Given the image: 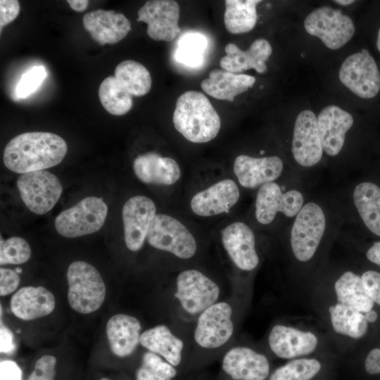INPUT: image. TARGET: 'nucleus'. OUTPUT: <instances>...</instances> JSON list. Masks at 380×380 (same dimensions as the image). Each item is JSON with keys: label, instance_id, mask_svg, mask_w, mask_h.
I'll return each mask as SVG.
<instances>
[{"label": "nucleus", "instance_id": "1", "mask_svg": "<svg viewBox=\"0 0 380 380\" xmlns=\"http://www.w3.org/2000/svg\"><path fill=\"white\" fill-rule=\"evenodd\" d=\"M67 149L65 140L54 133L25 132L15 137L7 144L3 160L8 170L23 174L59 164Z\"/></svg>", "mask_w": 380, "mask_h": 380}, {"label": "nucleus", "instance_id": "2", "mask_svg": "<svg viewBox=\"0 0 380 380\" xmlns=\"http://www.w3.org/2000/svg\"><path fill=\"white\" fill-rule=\"evenodd\" d=\"M175 129L188 141L205 143L218 134L221 122L208 99L201 92L181 94L172 115Z\"/></svg>", "mask_w": 380, "mask_h": 380}, {"label": "nucleus", "instance_id": "3", "mask_svg": "<svg viewBox=\"0 0 380 380\" xmlns=\"http://www.w3.org/2000/svg\"><path fill=\"white\" fill-rule=\"evenodd\" d=\"M68 300L70 306L81 314L100 308L106 296V286L99 271L84 261L72 262L67 271Z\"/></svg>", "mask_w": 380, "mask_h": 380}, {"label": "nucleus", "instance_id": "4", "mask_svg": "<svg viewBox=\"0 0 380 380\" xmlns=\"http://www.w3.org/2000/svg\"><path fill=\"white\" fill-rule=\"evenodd\" d=\"M107 213L108 206L103 199L88 196L62 211L55 220V228L68 238L92 234L103 225Z\"/></svg>", "mask_w": 380, "mask_h": 380}, {"label": "nucleus", "instance_id": "5", "mask_svg": "<svg viewBox=\"0 0 380 380\" xmlns=\"http://www.w3.org/2000/svg\"><path fill=\"white\" fill-rule=\"evenodd\" d=\"M146 239L153 248L182 259L191 258L196 251V240L189 229L176 218L165 214L156 215Z\"/></svg>", "mask_w": 380, "mask_h": 380}, {"label": "nucleus", "instance_id": "6", "mask_svg": "<svg viewBox=\"0 0 380 380\" xmlns=\"http://www.w3.org/2000/svg\"><path fill=\"white\" fill-rule=\"evenodd\" d=\"M220 294L219 286L197 270H184L177 277L174 296L188 314L200 315L217 303Z\"/></svg>", "mask_w": 380, "mask_h": 380}, {"label": "nucleus", "instance_id": "7", "mask_svg": "<svg viewBox=\"0 0 380 380\" xmlns=\"http://www.w3.org/2000/svg\"><path fill=\"white\" fill-rule=\"evenodd\" d=\"M303 25L308 34L319 38L332 50L343 46L355 33V26L349 16L327 6L317 8L309 13Z\"/></svg>", "mask_w": 380, "mask_h": 380}, {"label": "nucleus", "instance_id": "8", "mask_svg": "<svg viewBox=\"0 0 380 380\" xmlns=\"http://www.w3.org/2000/svg\"><path fill=\"white\" fill-rule=\"evenodd\" d=\"M326 227L324 213L319 205L310 202L296 215L291 232V245L295 257L305 262L314 255Z\"/></svg>", "mask_w": 380, "mask_h": 380}, {"label": "nucleus", "instance_id": "9", "mask_svg": "<svg viewBox=\"0 0 380 380\" xmlns=\"http://www.w3.org/2000/svg\"><path fill=\"white\" fill-rule=\"evenodd\" d=\"M17 186L25 205L38 215L51 210L63 191L57 177L46 170L21 174Z\"/></svg>", "mask_w": 380, "mask_h": 380}, {"label": "nucleus", "instance_id": "10", "mask_svg": "<svg viewBox=\"0 0 380 380\" xmlns=\"http://www.w3.org/2000/svg\"><path fill=\"white\" fill-rule=\"evenodd\" d=\"M338 76L341 83L362 99H371L380 89V72L369 51L362 49L342 63Z\"/></svg>", "mask_w": 380, "mask_h": 380}, {"label": "nucleus", "instance_id": "11", "mask_svg": "<svg viewBox=\"0 0 380 380\" xmlns=\"http://www.w3.org/2000/svg\"><path fill=\"white\" fill-rule=\"evenodd\" d=\"M232 308L227 302H217L198 317L194 338L204 348H217L225 344L234 333Z\"/></svg>", "mask_w": 380, "mask_h": 380}, {"label": "nucleus", "instance_id": "12", "mask_svg": "<svg viewBox=\"0 0 380 380\" xmlns=\"http://www.w3.org/2000/svg\"><path fill=\"white\" fill-rule=\"evenodd\" d=\"M138 21L146 23L147 34L156 41L170 42L181 30L179 27V6L172 0L147 1L138 12Z\"/></svg>", "mask_w": 380, "mask_h": 380}, {"label": "nucleus", "instance_id": "13", "mask_svg": "<svg viewBox=\"0 0 380 380\" xmlns=\"http://www.w3.org/2000/svg\"><path fill=\"white\" fill-rule=\"evenodd\" d=\"M303 205L302 194L295 189L282 193L275 182L262 185L255 201V217L261 224L271 223L278 212L292 217L296 215Z\"/></svg>", "mask_w": 380, "mask_h": 380}, {"label": "nucleus", "instance_id": "14", "mask_svg": "<svg viewBox=\"0 0 380 380\" xmlns=\"http://www.w3.org/2000/svg\"><path fill=\"white\" fill-rule=\"evenodd\" d=\"M156 212L153 201L144 196H134L125 202L122 217L125 241L129 250L138 251L141 248Z\"/></svg>", "mask_w": 380, "mask_h": 380}, {"label": "nucleus", "instance_id": "15", "mask_svg": "<svg viewBox=\"0 0 380 380\" xmlns=\"http://www.w3.org/2000/svg\"><path fill=\"white\" fill-rule=\"evenodd\" d=\"M291 151L296 161L302 166H313L322 158L317 120L310 110L301 111L296 119Z\"/></svg>", "mask_w": 380, "mask_h": 380}, {"label": "nucleus", "instance_id": "16", "mask_svg": "<svg viewBox=\"0 0 380 380\" xmlns=\"http://www.w3.org/2000/svg\"><path fill=\"white\" fill-rule=\"evenodd\" d=\"M222 242L235 265L245 271L255 269L259 262L252 229L243 222H236L222 231Z\"/></svg>", "mask_w": 380, "mask_h": 380}, {"label": "nucleus", "instance_id": "17", "mask_svg": "<svg viewBox=\"0 0 380 380\" xmlns=\"http://www.w3.org/2000/svg\"><path fill=\"white\" fill-rule=\"evenodd\" d=\"M317 127L323 151L334 156L343 148L346 132L354 120L350 113L335 105L324 108L319 113Z\"/></svg>", "mask_w": 380, "mask_h": 380}, {"label": "nucleus", "instance_id": "18", "mask_svg": "<svg viewBox=\"0 0 380 380\" xmlns=\"http://www.w3.org/2000/svg\"><path fill=\"white\" fill-rule=\"evenodd\" d=\"M240 196L237 184L232 179L221 180L196 194L190 205L196 215L209 217L228 213Z\"/></svg>", "mask_w": 380, "mask_h": 380}, {"label": "nucleus", "instance_id": "19", "mask_svg": "<svg viewBox=\"0 0 380 380\" xmlns=\"http://www.w3.org/2000/svg\"><path fill=\"white\" fill-rule=\"evenodd\" d=\"M222 367L234 380H265L270 372L269 362L264 355L243 346L229 350Z\"/></svg>", "mask_w": 380, "mask_h": 380}, {"label": "nucleus", "instance_id": "20", "mask_svg": "<svg viewBox=\"0 0 380 380\" xmlns=\"http://www.w3.org/2000/svg\"><path fill=\"white\" fill-rule=\"evenodd\" d=\"M85 30L99 44H113L124 39L131 30L129 20L115 11L97 9L82 18Z\"/></svg>", "mask_w": 380, "mask_h": 380}, {"label": "nucleus", "instance_id": "21", "mask_svg": "<svg viewBox=\"0 0 380 380\" xmlns=\"http://www.w3.org/2000/svg\"><path fill=\"white\" fill-rule=\"evenodd\" d=\"M283 162L277 156L253 158L247 155L237 156L234 172L239 184L249 189L272 182L281 174Z\"/></svg>", "mask_w": 380, "mask_h": 380}, {"label": "nucleus", "instance_id": "22", "mask_svg": "<svg viewBox=\"0 0 380 380\" xmlns=\"http://www.w3.org/2000/svg\"><path fill=\"white\" fill-rule=\"evenodd\" d=\"M226 55L220 60L223 70L239 73L254 69L262 74L267 71L265 62L272 53V48L265 39H255L246 51H242L236 44L229 43L224 48Z\"/></svg>", "mask_w": 380, "mask_h": 380}, {"label": "nucleus", "instance_id": "23", "mask_svg": "<svg viewBox=\"0 0 380 380\" xmlns=\"http://www.w3.org/2000/svg\"><path fill=\"white\" fill-rule=\"evenodd\" d=\"M268 341L272 352L284 359L310 354L317 345V338L312 333L279 324L271 329Z\"/></svg>", "mask_w": 380, "mask_h": 380}, {"label": "nucleus", "instance_id": "24", "mask_svg": "<svg viewBox=\"0 0 380 380\" xmlns=\"http://www.w3.org/2000/svg\"><path fill=\"white\" fill-rule=\"evenodd\" d=\"M133 170L141 182L149 184L172 185L181 176L179 166L174 159L156 152L138 156L134 160Z\"/></svg>", "mask_w": 380, "mask_h": 380}, {"label": "nucleus", "instance_id": "25", "mask_svg": "<svg viewBox=\"0 0 380 380\" xmlns=\"http://www.w3.org/2000/svg\"><path fill=\"white\" fill-rule=\"evenodd\" d=\"M55 304L52 293L42 286L22 287L13 295L10 301L13 314L24 320H32L49 315Z\"/></svg>", "mask_w": 380, "mask_h": 380}, {"label": "nucleus", "instance_id": "26", "mask_svg": "<svg viewBox=\"0 0 380 380\" xmlns=\"http://www.w3.org/2000/svg\"><path fill=\"white\" fill-rule=\"evenodd\" d=\"M141 326L136 317L117 314L106 324V334L112 353L118 357L132 354L140 343Z\"/></svg>", "mask_w": 380, "mask_h": 380}, {"label": "nucleus", "instance_id": "27", "mask_svg": "<svg viewBox=\"0 0 380 380\" xmlns=\"http://www.w3.org/2000/svg\"><path fill=\"white\" fill-rule=\"evenodd\" d=\"M255 82V78L251 75L215 69L210 72L208 78L201 82V87L215 99L233 101L236 96L248 90Z\"/></svg>", "mask_w": 380, "mask_h": 380}, {"label": "nucleus", "instance_id": "28", "mask_svg": "<svg viewBox=\"0 0 380 380\" xmlns=\"http://www.w3.org/2000/svg\"><path fill=\"white\" fill-rule=\"evenodd\" d=\"M140 344L172 366L179 365L182 361L184 342L166 325H157L144 331L141 334Z\"/></svg>", "mask_w": 380, "mask_h": 380}, {"label": "nucleus", "instance_id": "29", "mask_svg": "<svg viewBox=\"0 0 380 380\" xmlns=\"http://www.w3.org/2000/svg\"><path fill=\"white\" fill-rule=\"evenodd\" d=\"M353 201L365 224L380 236V187L372 182H362L354 189Z\"/></svg>", "mask_w": 380, "mask_h": 380}, {"label": "nucleus", "instance_id": "30", "mask_svg": "<svg viewBox=\"0 0 380 380\" xmlns=\"http://www.w3.org/2000/svg\"><path fill=\"white\" fill-rule=\"evenodd\" d=\"M337 303L352 308L360 312L371 310L373 300L368 296L362 280L352 272L343 273L335 283Z\"/></svg>", "mask_w": 380, "mask_h": 380}, {"label": "nucleus", "instance_id": "31", "mask_svg": "<svg viewBox=\"0 0 380 380\" xmlns=\"http://www.w3.org/2000/svg\"><path fill=\"white\" fill-rule=\"evenodd\" d=\"M258 0H226L224 23L232 34H243L252 30L257 22Z\"/></svg>", "mask_w": 380, "mask_h": 380}, {"label": "nucleus", "instance_id": "32", "mask_svg": "<svg viewBox=\"0 0 380 380\" xmlns=\"http://www.w3.org/2000/svg\"><path fill=\"white\" fill-rule=\"evenodd\" d=\"M115 77L132 96L146 95L151 88L150 72L135 61L126 60L120 63L115 69Z\"/></svg>", "mask_w": 380, "mask_h": 380}, {"label": "nucleus", "instance_id": "33", "mask_svg": "<svg viewBox=\"0 0 380 380\" xmlns=\"http://www.w3.org/2000/svg\"><path fill=\"white\" fill-rule=\"evenodd\" d=\"M334 330L338 334L359 338L367 332L368 322L365 313L336 303L329 309Z\"/></svg>", "mask_w": 380, "mask_h": 380}, {"label": "nucleus", "instance_id": "34", "mask_svg": "<svg viewBox=\"0 0 380 380\" xmlns=\"http://www.w3.org/2000/svg\"><path fill=\"white\" fill-rule=\"evenodd\" d=\"M99 97L103 107L113 115H125L133 106L132 96L115 76H108L103 80L99 88Z\"/></svg>", "mask_w": 380, "mask_h": 380}, {"label": "nucleus", "instance_id": "35", "mask_svg": "<svg viewBox=\"0 0 380 380\" xmlns=\"http://www.w3.org/2000/svg\"><path fill=\"white\" fill-rule=\"evenodd\" d=\"M208 46L207 38L201 33L189 32L182 34L177 41L175 53L176 61L186 66H200Z\"/></svg>", "mask_w": 380, "mask_h": 380}, {"label": "nucleus", "instance_id": "36", "mask_svg": "<svg viewBox=\"0 0 380 380\" xmlns=\"http://www.w3.org/2000/svg\"><path fill=\"white\" fill-rule=\"evenodd\" d=\"M176 374L174 366L161 356L147 351L136 372V380H172Z\"/></svg>", "mask_w": 380, "mask_h": 380}, {"label": "nucleus", "instance_id": "37", "mask_svg": "<svg viewBox=\"0 0 380 380\" xmlns=\"http://www.w3.org/2000/svg\"><path fill=\"white\" fill-rule=\"evenodd\" d=\"M321 364L315 359H297L278 367L269 380H310L320 370Z\"/></svg>", "mask_w": 380, "mask_h": 380}, {"label": "nucleus", "instance_id": "38", "mask_svg": "<svg viewBox=\"0 0 380 380\" xmlns=\"http://www.w3.org/2000/svg\"><path fill=\"white\" fill-rule=\"evenodd\" d=\"M31 256V249L26 240L13 236L3 241L1 239L0 264L18 265L27 262Z\"/></svg>", "mask_w": 380, "mask_h": 380}, {"label": "nucleus", "instance_id": "39", "mask_svg": "<svg viewBox=\"0 0 380 380\" xmlns=\"http://www.w3.org/2000/svg\"><path fill=\"white\" fill-rule=\"evenodd\" d=\"M47 75L45 68L35 65L25 72L20 77L16 88V96L25 99L33 94L42 84Z\"/></svg>", "mask_w": 380, "mask_h": 380}, {"label": "nucleus", "instance_id": "40", "mask_svg": "<svg viewBox=\"0 0 380 380\" xmlns=\"http://www.w3.org/2000/svg\"><path fill=\"white\" fill-rule=\"evenodd\" d=\"M56 358L45 355L37 360L34 369L27 380H54Z\"/></svg>", "mask_w": 380, "mask_h": 380}, {"label": "nucleus", "instance_id": "41", "mask_svg": "<svg viewBox=\"0 0 380 380\" xmlns=\"http://www.w3.org/2000/svg\"><path fill=\"white\" fill-rule=\"evenodd\" d=\"M361 279L368 296L380 305V273L369 270L362 275Z\"/></svg>", "mask_w": 380, "mask_h": 380}, {"label": "nucleus", "instance_id": "42", "mask_svg": "<svg viewBox=\"0 0 380 380\" xmlns=\"http://www.w3.org/2000/svg\"><path fill=\"white\" fill-rule=\"evenodd\" d=\"M20 278L19 274L11 269H0V295L7 296L16 290Z\"/></svg>", "mask_w": 380, "mask_h": 380}, {"label": "nucleus", "instance_id": "43", "mask_svg": "<svg viewBox=\"0 0 380 380\" xmlns=\"http://www.w3.org/2000/svg\"><path fill=\"white\" fill-rule=\"evenodd\" d=\"M20 4L17 0L0 1V27L12 22L20 13Z\"/></svg>", "mask_w": 380, "mask_h": 380}, {"label": "nucleus", "instance_id": "44", "mask_svg": "<svg viewBox=\"0 0 380 380\" xmlns=\"http://www.w3.org/2000/svg\"><path fill=\"white\" fill-rule=\"evenodd\" d=\"M0 380H22V372L16 362L12 360L0 362Z\"/></svg>", "mask_w": 380, "mask_h": 380}, {"label": "nucleus", "instance_id": "45", "mask_svg": "<svg viewBox=\"0 0 380 380\" xmlns=\"http://www.w3.org/2000/svg\"><path fill=\"white\" fill-rule=\"evenodd\" d=\"M15 349L13 335L11 331L1 323L0 351L1 353L11 354Z\"/></svg>", "mask_w": 380, "mask_h": 380}, {"label": "nucleus", "instance_id": "46", "mask_svg": "<svg viewBox=\"0 0 380 380\" xmlns=\"http://www.w3.org/2000/svg\"><path fill=\"white\" fill-rule=\"evenodd\" d=\"M365 367L370 374H380V349L374 348L367 355Z\"/></svg>", "mask_w": 380, "mask_h": 380}, {"label": "nucleus", "instance_id": "47", "mask_svg": "<svg viewBox=\"0 0 380 380\" xmlns=\"http://www.w3.org/2000/svg\"><path fill=\"white\" fill-rule=\"evenodd\" d=\"M367 258L374 263L380 265V241L375 242L367 251Z\"/></svg>", "mask_w": 380, "mask_h": 380}, {"label": "nucleus", "instance_id": "48", "mask_svg": "<svg viewBox=\"0 0 380 380\" xmlns=\"http://www.w3.org/2000/svg\"><path fill=\"white\" fill-rule=\"evenodd\" d=\"M70 8L77 12H82L87 9L89 5L87 0H68Z\"/></svg>", "mask_w": 380, "mask_h": 380}, {"label": "nucleus", "instance_id": "49", "mask_svg": "<svg viewBox=\"0 0 380 380\" xmlns=\"http://www.w3.org/2000/svg\"><path fill=\"white\" fill-rule=\"evenodd\" d=\"M365 317H366L367 322H374V321L376 319V318H377V315H376V313L374 311L372 310H369V311L367 312H365Z\"/></svg>", "mask_w": 380, "mask_h": 380}, {"label": "nucleus", "instance_id": "50", "mask_svg": "<svg viewBox=\"0 0 380 380\" xmlns=\"http://www.w3.org/2000/svg\"><path fill=\"white\" fill-rule=\"evenodd\" d=\"M334 2L342 6H348L349 4L354 3V1L353 0H336V1H334Z\"/></svg>", "mask_w": 380, "mask_h": 380}, {"label": "nucleus", "instance_id": "51", "mask_svg": "<svg viewBox=\"0 0 380 380\" xmlns=\"http://www.w3.org/2000/svg\"><path fill=\"white\" fill-rule=\"evenodd\" d=\"M376 46H377L378 50L380 51V29H379V32H378L377 40H376Z\"/></svg>", "mask_w": 380, "mask_h": 380}, {"label": "nucleus", "instance_id": "52", "mask_svg": "<svg viewBox=\"0 0 380 380\" xmlns=\"http://www.w3.org/2000/svg\"><path fill=\"white\" fill-rule=\"evenodd\" d=\"M99 380H111V379H109L108 378H101Z\"/></svg>", "mask_w": 380, "mask_h": 380}]
</instances>
